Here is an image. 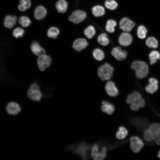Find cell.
<instances>
[{"instance_id":"cell-36","label":"cell","mask_w":160,"mask_h":160,"mask_svg":"<svg viewBox=\"0 0 160 160\" xmlns=\"http://www.w3.org/2000/svg\"><path fill=\"white\" fill-rule=\"evenodd\" d=\"M24 33V31L21 28L18 27L15 29L13 32V35L16 38L22 37Z\"/></svg>"},{"instance_id":"cell-22","label":"cell","mask_w":160,"mask_h":160,"mask_svg":"<svg viewBox=\"0 0 160 160\" xmlns=\"http://www.w3.org/2000/svg\"><path fill=\"white\" fill-rule=\"evenodd\" d=\"M98 43L103 46L108 45L110 42V40L106 33H103L100 34L97 37Z\"/></svg>"},{"instance_id":"cell-17","label":"cell","mask_w":160,"mask_h":160,"mask_svg":"<svg viewBox=\"0 0 160 160\" xmlns=\"http://www.w3.org/2000/svg\"><path fill=\"white\" fill-rule=\"evenodd\" d=\"M101 104V109L102 111L109 115L113 113L115 111V107L113 104L105 100L103 101Z\"/></svg>"},{"instance_id":"cell-37","label":"cell","mask_w":160,"mask_h":160,"mask_svg":"<svg viewBox=\"0 0 160 160\" xmlns=\"http://www.w3.org/2000/svg\"><path fill=\"white\" fill-rule=\"evenodd\" d=\"M20 4L23 5L26 9L30 8L31 5V2L30 0H20L19 1Z\"/></svg>"},{"instance_id":"cell-11","label":"cell","mask_w":160,"mask_h":160,"mask_svg":"<svg viewBox=\"0 0 160 160\" xmlns=\"http://www.w3.org/2000/svg\"><path fill=\"white\" fill-rule=\"evenodd\" d=\"M129 140L131 149L135 153L139 152L144 146L143 142L137 136H134L131 137Z\"/></svg>"},{"instance_id":"cell-4","label":"cell","mask_w":160,"mask_h":160,"mask_svg":"<svg viewBox=\"0 0 160 160\" xmlns=\"http://www.w3.org/2000/svg\"><path fill=\"white\" fill-rule=\"evenodd\" d=\"M91 147L90 145H87L84 142L76 145H70L67 148V150L73 151L79 155L83 159H87L88 158V151L90 150Z\"/></svg>"},{"instance_id":"cell-35","label":"cell","mask_w":160,"mask_h":160,"mask_svg":"<svg viewBox=\"0 0 160 160\" xmlns=\"http://www.w3.org/2000/svg\"><path fill=\"white\" fill-rule=\"evenodd\" d=\"M143 135L145 140L147 141H151L154 140V135L149 128L146 129L144 131Z\"/></svg>"},{"instance_id":"cell-14","label":"cell","mask_w":160,"mask_h":160,"mask_svg":"<svg viewBox=\"0 0 160 160\" xmlns=\"http://www.w3.org/2000/svg\"><path fill=\"white\" fill-rule=\"evenodd\" d=\"M27 95L31 100L37 101H40L42 96L40 89L31 88L28 91Z\"/></svg>"},{"instance_id":"cell-30","label":"cell","mask_w":160,"mask_h":160,"mask_svg":"<svg viewBox=\"0 0 160 160\" xmlns=\"http://www.w3.org/2000/svg\"><path fill=\"white\" fill-rule=\"evenodd\" d=\"M149 129L151 131L154 138L160 136V124L157 123H153L150 126Z\"/></svg>"},{"instance_id":"cell-21","label":"cell","mask_w":160,"mask_h":160,"mask_svg":"<svg viewBox=\"0 0 160 160\" xmlns=\"http://www.w3.org/2000/svg\"><path fill=\"white\" fill-rule=\"evenodd\" d=\"M92 54L94 58L98 61H101L103 60L105 56L103 51L99 48L95 49L92 52Z\"/></svg>"},{"instance_id":"cell-20","label":"cell","mask_w":160,"mask_h":160,"mask_svg":"<svg viewBox=\"0 0 160 160\" xmlns=\"http://www.w3.org/2000/svg\"><path fill=\"white\" fill-rule=\"evenodd\" d=\"M68 3L65 0H60L56 4V7L57 11L61 13L65 12L68 9Z\"/></svg>"},{"instance_id":"cell-12","label":"cell","mask_w":160,"mask_h":160,"mask_svg":"<svg viewBox=\"0 0 160 160\" xmlns=\"http://www.w3.org/2000/svg\"><path fill=\"white\" fill-rule=\"evenodd\" d=\"M132 40V36L129 32H123L120 35L118 42L120 46L127 47L131 44Z\"/></svg>"},{"instance_id":"cell-25","label":"cell","mask_w":160,"mask_h":160,"mask_svg":"<svg viewBox=\"0 0 160 160\" xmlns=\"http://www.w3.org/2000/svg\"><path fill=\"white\" fill-rule=\"evenodd\" d=\"M116 22L114 20L110 19L108 20L105 26L106 31L109 33H113L115 30V28L117 25Z\"/></svg>"},{"instance_id":"cell-24","label":"cell","mask_w":160,"mask_h":160,"mask_svg":"<svg viewBox=\"0 0 160 160\" xmlns=\"http://www.w3.org/2000/svg\"><path fill=\"white\" fill-rule=\"evenodd\" d=\"M160 58V54L159 52L156 50L151 51L149 55V58L150 64L153 65L156 63L157 60Z\"/></svg>"},{"instance_id":"cell-28","label":"cell","mask_w":160,"mask_h":160,"mask_svg":"<svg viewBox=\"0 0 160 160\" xmlns=\"http://www.w3.org/2000/svg\"><path fill=\"white\" fill-rule=\"evenodd\" d=\"M147 30L146 27L143 25H140L137 28V35L140 39H143L146 36Z\"/></svg>"},{"instance_id":"cell-33","label":"cell","mask_w":160,"mask_h":160,"mask_svg":"<svg viewBox=\"0 0 160 160\" xmlns=\"http://www.w3.org/2000/svg\"><path fill=\"white\" fill-rule=\"evenodd\" d=\"M30 19L27 16H22L19 20V23L24 27H27L29 26L31 23Z\"/></svg>"},{"instance_id":"cell-39","label":"cell","mask_w":160,"mask_h":160,"mask_svg":"<svg viewBox=\"0 0 160 160\" xmlns=\"http://www.w3.org/2000/svg\"><path fill=\"white\" fill-rule=\"evenodd\" d=\"M18 9L21 11H25L27 9L24 6L21 4L18 5Z\"/></svg>"},{"instance_id":"cell-3","label":"cell","mask_w":160,"mask_h":160,"mask_svg":"<svg viewBox=\"0 0 160 160\" xmlns=\"http://www.w3.org/2000/svg\"><path fill=\"white\" fill-rule=\"evenodd\" d=\"M114 68L110 63L105 62L100 65L97 69V75L103 81L111 80L112 77Z\"/></svg>"},{"instance_id":"cell-19","label":"cell","mask_w":160,"mask_h":160,"mask_svg":"<svg viewBox=\"0 0 160 160\" xmlns=\"http://www.w3.org/2000/svg\"><path fill=\"white\" fill-rule=\"evenodd\" d=\"M17 17L14 15H7L4 18V24L5 27L11 28L16 24Z\"/></svg>"},{"instance_id":"cell-31","label":"cell","mask_w":160,"mask_h":160,"mask_svg":"<svg viewBox=\"0 0 160 160\" xmlns=\"http://www.w3.org/2000/svg\"><path fill=\"white\" fill-rule=\"evenodd\" d=\"M145 44L150 48H157L158 45L157 40L153 37H150L148 38L146 40Z\"/></svg>"},{"instance_id":"cell-2","label":"cell","mask_w":160,"mask_h":160,"mask_svg":"<svg viewBox=\"0 0 160 160\" xmlns=\"http://www.w3.org/2000/svg\"><path fill=\"white\" fill-rule=\"evenodd\" d=\"M130 68L135 71V74L138 79L145 77L148 73V67L146 63L139 60H135L131 63Z\"/></svg>"},{"instance_id":"cell-5","label":"cell","mask_w":160,"mask_h":160,"mask_svg":"<svg viewBox=\"0 0 160 160\" xmlns=\"http://www.w3.org/2000/svg\"><path fill=\"white\" fill-rule=\"evenodd\" d=\"M107 149L105 147H103L100 151L99 150V146L95 143L93 146L91 152V158L95 160H102L106 157Z\"/></svg>"},{"instance_id":"cell-15","label":"cell","mask_w":160,"mask_h":160,"mask_svg":"<svg viewBox=\"0 0 160 160\" xmlns=\"http://www.w3.org/2000/svg\"><path fill=\"white\" fill-rule=\"evenodd\" d=\"M6 109L9 114L16 115L20 111L21 108L17 103L15 102L9 103L7 104Z\"/></svg>"},{"instance_id":"cell-27","label":"cell","mask_w":160,"mask_h":160,"mask_svg":"<svg viewBox=\"0 0 160 160\" xmlns=\"http://www.w3.org/2000/svg\"><path fill=\"white\" fill-rule=\"evenodd\" d=\"M60 33L59 29L57 27H51L49 28L47 32V35L49 38L53 39L57 38Z\"/></svg>"},{"instance_id":"cell-38","label":"cell","mask_w":160,"mask_h":160,"mask_svg":"<svg viewBox=\"0 0 160 160\" xmlns=\"http://www.w3.org/2000/svg\"><path fill=\"white\" fill-rule=\"evenodd\" d=\"M148 81L149 83L158 84V80L154 78H150L148 80Z\"/></svg>"},{"instance_id":"cell-29","label":"cell","mask_w":160,"mask_h":160,"mask_svg":"<svg viewBox=\"0 0 160 160\" xmlns=\"http://www.w3.org/2000/svg\"><path fill=\"white\" fill-rule=\"evenodd\" d=\"M128 133L127 129L124 127H119L116 133V137L119 139H123L127 136Z\"/></svg>"},{"instance_id":"cell-40","label":"cell","mask_w":160,"mask_h":160,"mask_svg":"<svg viewBox=\"0 0 160 160\" xmlns=\"http://www.w3.org/2000/svg\"><path fill=\"white\" fill-rule=\"evenodd\" d=\"M158 157L160 158V150L159 151L158 154H157Z\"/></svg>"},{"instance_id":"cell-23","label":"cell","mask_w":160,"mask_h":160,"mask_svg":"<svg viewBox=\"0 0 160 160\" xmlns=\"http://www.w3.org/2000/svg\"><path fill=\"white\" fill-rule=\"evenodd\" d=\"M105 12V8L102 6L97 5L94 6L92 9V12L96 17L103 15Z\"/></svg>"},{"instance_id":"cell-18","label":"cell","mask_w":160,"mask_h":160,"mask_svg":"<svg viewBox=\"0 0 160 160\" xmlns=\"http://www.w3.org/2000/svg\"><path fill=\"white\" fill-rule=\"evenodd\" d=\"M30 47L33 53L39 56L44 54L46 52L45 50L36 41H33L32 42Z\"/></svg>"},{"instance_id":"cell-9","label":"cell","mask_w":160,"mask_h":160,"mask_svg":"<svg viewBox=\"0 0 160 160\" xmlns=\"http://www.w3.org/2000/svg\"><path fill=\"white\" fill-rule=\"evenodd\" d=\"M52 59L51 57L47 55L43 54L38 57L37 63L39 70L43 71L51 64Z\"/></svg>"},{"instance_id":"cell-6","label":"cell","mask_w":160,"mask_h":160,"mask_svg":"<svg viewBox=\"0 0 160 160\" xmlns=\"http://www.w3.org/2000/svg\"><path fill=\"white\" fill-rule=\"evenodd\" d=\"M87 17L86 13L83 10L77 9L69 15L68 20L70 22L75 24L82 22Z\"/></svg>"},{"instance_id":"cell-1","label":"cell","mask_w":160,"mask_h":160,"mask_svg":"<svg viewBox=\"0 0 160 160\" xmlns=\"http://www.w3.org/2000/svg\"><path fill=\"white\" fill-rule=\"evenodd\" d=\"M126 102L130 105V108L134 111H137L140 107H143L145 105L144 99L141 94L136 91H134L127 95Z\"/></svg>"},{"instance_id":"cell-32","label":"cell","mask_w":160,"mask_h":160,"mask_svg":"<svg viewBox=\"0 0 160 160\" xmlns=\"http://www.w3.org/2000/svg\"><path fill=\"white\" fill-rule=\"evenodd\" d=\"M118 5L117 3L115 0H106L105 2V7L111 10L115 9Z\"/></svg>"},{"instance_id":"cell-34","label":"cell","mask_w":160,"mask_h":160,"mask_svg":"<svg viewBox=\"0 0 160 160\" xmlns=\"http://www.w3.org/2000/svg\"><path fill=\"white\" fill-rule=\"evenodd\" d=\"M158 84L149 83L146 86L145 90L148 93L153 94L156 92L158 89Z\"/></svg>"},{"instance_id":"cell-8","label":"cell","mask_w":160,"mask_h":160,"mask_svg":"<svg viewBox=\"0 0 160 160\" xmlns=\"http://www.w3.org/2000/svg\"><path fill=\"white\" fill-rule=\"evenodd\" d=\"M107 94L110 97H115L118 96L119 91L115 82L111 80L107 81L105 87Z\"/></svg>"},{"instance_id":"cell-10","label":"cell","mask_w":160,"mask_h":160,"mask_svg":"<svg viewBox=\"0 0 160 160\" xmlns=\"http://www.w3.org/2000/svg\"><path fill=\"white\" fill-rule=\"evenodd\" d=\"M135 23L127 17H124L120 21L119 27L123 32H130L135 26Z\"/></svg>"},{"instance_id":"cell-26","label":"cell","mask_w":160,"mask_h":160,"mask_svg":"<svg viewBox=\"0 0 160 160\" xmlns=\"http://www.w3.org/2000/svg\"><path fill=\"white\" fill-rule=\"evenodd\" d=\"M96 30L92 25H89L84 31V34L87 38L91 39L95 35Z\"/></svg>"},{"instance_id":"cell-16","label":"cell","mask_w":160,"mask_h":160,"mask_svg":"<svg viewBox=\"0 0 160 160\" xmlns=\"http://www.w3.org/2000/svg\"><path fill=\"white\" fill-rule=\"evenodd\" d=\"M47 14V10L46 8L43 6H39L35 9L34 15L36 20H41L45 17Z\"/></svg>"},{"instance_id":"cell-13","label":"cell","mask_w":160,"mask_h":160,"mask_svg":"<svg viewBox=\"0 0 160 160\" xmlns=\"http://www.w3.org/2000/svg\"><path fill=\"white\" fill-rule=\"evenodd\" d=\"M88 45V43L86 39L80 38L74 41L72 47L75 51L80 52L85 49Z\"/></svg>"},{"instance_id":"cell-7","label":"cell","mask_w":160,"mask_h":160,"mask_svg":"<svg viewBox=\"0 0 160 160\" xmlns=\"http://www.w3.org/2000/svg\"><path fill=\"white\" fill-rule=\"evenodd\" d=\"M111 53L112 56L118 61H122L125 60L128 55L127 51L122 49L121 46L113 48Z\"/></svg>"}]
</instances>
